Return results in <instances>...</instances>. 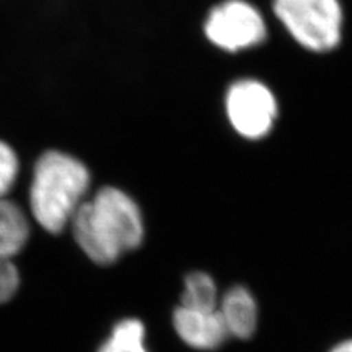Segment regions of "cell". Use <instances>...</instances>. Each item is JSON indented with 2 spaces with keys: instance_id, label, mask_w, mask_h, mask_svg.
Returning a JSON list of instances; mask_svg holds the SVG:
<instances>
[{
  "instance_id": "6da1fadb",
  "label": "cell",
  "mask_w": 352,
  "mask_h": 352,
  "mask_svg": "<svg viewBox=\"0 0 352 352\" xmlns=\"http://www.w3.org/2000/svg\"><path fill=\"white\" fill-rule=\"evenodd\" d=\"M69 225L84 254L102 266L140 247L144 236L138 206L113 186H104L91 200L82 201Z\"/></svg>"
},
{
  "instance_id": "7a4b0ae2",
  "label": "cell",
  "mask_w": 352,
  "mask_h": 352,
  "mask_svg": "<svg viewBox=\"0 0 352 352\" xmlns=\"http://www.w3.org/2000/svg\"><path fill=\"white\" fill-rule=\"evenodd\" d=\"M90 186L85 164L62 151L38 159L30 188V208L36 222L50 234H60L82 204Z\"/></svg>"
},
{
  "instance_id": "3957f363",
  "label": "cell",
  "mask_w": 352,
  "mask_h": 352,
  "mask_svg": "<svg viewBox=\"0 0 352 352\" xmlns=\"http://www.w3.org/2000/svg\"><path fill=\"white\" fill-rule=\"evenodd\" d=\"M274 14L308 50L329 52L340 41L342 10L338 0H274Z\"/></svg>"
},
{
  "instance_id": "277c9868",
  "label": "cell",
  "mask_w": 352,
  "mask_h": 352,
  "mask_svg": "<svg viewBox=\"0 0 352 352\" xmlns=\"http://www.w3.org/2000/svg\"><path fill=\"white\" fill-rule=\"evenodd\" d=\"M226 113L241 137L261 140L278 119V100L270 88L257 80H241L226 94Z\"/></svg>"
},
{
  "instance_id": "5b68a950",
  "label": "cell",
  "mask_w": 352,
  "mask_h": 352,
  "mask_svg": "<svg viewBox=\"0 0 352 352\" xmlns=\"http://www.w3.org/2000/svg\"><path fill=\"white\" fill-rule=\"evenodd\" d=\"M204 30L208 40L228 52L257 46L266 38V25L260 12L242 0H229L214 8Z\"/></svg>"
},
{
  "instance_id": "8992f818",
  "label": "cell",
  "mask_w": 352,
  "mask_h": 352,
  "mask_svg": "<svg viewBox=\"0 0 352 352\" xmlns=\"http://www.w3.org/2000/svg\"><path fill=\"white\" fill-rule=\"evenodd\" d=\"M30 225L21 207L0 200V304L8 302L19 288V272L14 258L25 247Z\"/></svg>"
},
{
  "instance_id": "52a82bcc",
  "label": "cell",
  "mask_w": 352,
  "mask_h": 352,
  "mask_svg": "<svg viewBox=\"0 0 352 352\" xmlns=\"http://www.w3.org/2000/svg\"><path fill=\"white\" fill-rule=\"evenodd\" d=\"M173 327L186 345L200 351H214L229 338L219 308L201 311L181 305L173 313Z\"/></svg>"
},
{
  "instance_id": "ba28073f",
  "label": "cell",
  "mask_w": 352,
  "mask_h": 352,
  "mask_svg": "<svg viewBox=\"0 0 352 352\" xmlns=\"http://www.w3.org/2000/svg\"><path fill=\"white\" fill-rule=\"evenodd\" d=\"M219 313L229 336L247 340L256 333L258 324L257 301L244 286H234L219 301Z\"/></svg>"
},
{
  "instance_id": "9c48e42d",
  "label": "cell",
  "mask_w": 352,
  "mask_h": 352,
  "mask_svg": "<svg viewBox=\"0 0 352 352\" xmlns=\"http://www.w3.org/2000/svg\"><path fill=\"white\" fill-rule=\"evenodd\" d=\"M182 307L192 310L213 311L219 308L217 286L212 276L204 272L190 273L184 283Z\"/></svg>"
},
{
  "instance_id": "30bf717a",
  "label": "cell",
  "mask_w": 352,
  "mask_h": 352,
  "mask_svg": "<svg viewBox=\"0 0 352 352\" xmlns=\"http://www.w3.org/2000/svg\"><path fill=\"white\" fill-rule=\"evenodd\" d=\"M144 339V324L137 318H125L113 327L98 352H148Z\"/></svg>"
},
{
  "instance_id": "8fae6325",
  "label": "cell",
  "mask_w": 352,
  "mask_h": 352,
  "mask_svg": "<svg viewBox=\"0 0 352 352\" xmlns=\"http://www.w3.org/2000/svg\"><path fill=\"white\" fill-rule=\"evenodd\" d=\"M19 170V163L15 151L6 142L0 141V200L12 188Z\"/></svg>"
},
{
  "instance_id": "7c38bea8",
  "label": "cell",
  "mask_w": 352,
  "mask_h": 352,
  "mask_svg": "<svg viewBox=\"0 0 352 352\" xmlns=\"http://www.w3.org/2000/svg\"><path fill=\"white\" fill-rule=\"evenodd\" d=\"M329 352H352V339H346L335 345Z\"/></svg>"
}]
</instances>
